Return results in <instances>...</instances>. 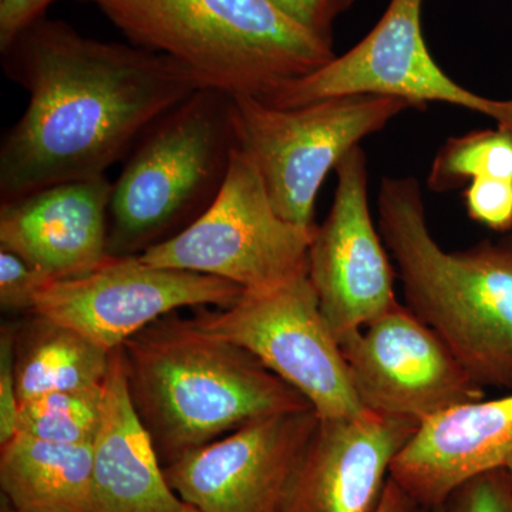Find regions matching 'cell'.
<instances>
[{
    "mask_svg": "<svg viewBox=\"0 0 512 512\" xmlns=\"http://www.w3.org/2000/svg\"><path fill=\"white\" fill-rule=\"evenodd\" d=\"M0 53L3 72L29 94L0 146L2 202L101 177L161 116L205 87L171 57L92 39L46 16Z\"/></svg>",
    "mask_w": 512,
    "mask_h": 512,
    "instance_id": "cell-1",
    "label": "cell"
},
{
    "mask_svg": "<svg viewBox=\"0 0 512 512\" xmlns=\"http://www.w3.org/2000/svg\"><path fill=\"white\" fill-rule=\"evenodd\" d=\"M121 352L131 402L163 467L249 421L312 409L255 356L194 319L164 316Z\"/></svg>",
    "mask_w": 512,
    "mask_h": 512,
    "instance_id": "cell-2",
    "label": "cell"
},
{
    "mask_svg": "<svg viewBox=\"0 0 512 512\" xmlns=\"http://www.w3.org/2000/svg\"><path fill=\"white\" fill-rule=\"evenodd\" d=\"M377 214L407 308L447 343L483 389H512V235L446 251L431 235L413 177L383 178Z\"/></svg>",
    "mask_w": 512,
    "mask_h": 512,
    "instance_id": "cell-3",
    "label": "cell"
},
{
    "mask_svg": "<svg viewBox=\"0 0 512 512\" xmlns=\"http://www.w3.org/2000/svg\"><path fill=\"white\" fill-rule=\"evenodd\" d=\"M131 45L161 53L205 87L261 101L335 57L271 0H89Z\"/></svg>",
    "mask_w": 512,
    "mask_h": 512,
    "instance_id": "cell-4",
    "label": "cell"
},
{
    "mask_svg": "<svg viewBox=\"0 0 512 512\" xmlns=\"http://www.w3.org/2000/svg\"><path fill=\"white\" fill-rule=\"evenodd\" d=\"M238 148L231 94L202 87L161 116L113 184L110 256L141 255L190 227L217 200Z\"/></svg>",
    "mask_w": 512,
    "mask_h": 512,
    "instance_id": "cell-5",
    "label": "cell"
},
{
    "mask_svg": "<svg viewBox=\"0 0 512 512\" xmlns=\"http://www.w3.org/2000/svg\"><path fill=\"white\" fill-rule=\"evenodd\" d=\"M412 104L397 97L356 94L276 109L234 96L239 150L258 168L275 211L292 224L316 227L320 185L360 141L382 130Z\"/></svg>",
    "mask_w": 512,
    "mask_h": 512,
    "instance_id": "cell-6",
    "label": "cell"
},
{
    "mask_svg": "<svg viewBox=\"0 0 512 512\" xmlns=\"http://www.w3.org/2000/svg\"><path fill=\"white\" fill-rule=\"evenodd\" d=\"M194 322L255 356L298 390L320 420L350 419L366 412L338 339L320 309L308 268L281 284L244 291L222 311L204 309Z\"/></svg>",
    "mask_w": 512,
    "mask_h": 512,
    "instance_id": "cell-7",
    "label": "cell"
},
{
    "mask_svg": "<svg viewBox=\"0 0 512 512\" xmlns=\"http://www.w3.org/2000/svg\"><path fill=\"white\" fill-rule=\"evenodd\" d=\"M316 227L285 221L258 168L235 151L214 204L180 234L140 255L147 264L215 276L245 291L269 288L308 268Z\"/></svg>",
    "mask_w": 512,
    "mask_h": 512,
    "instance_id": "cell-8",
    "label": "cell"
},
{
    "mask_svg": "<svg viewBox=\"0 0 512 512\" xmlns=\"http://www.w3.org/2000/svg\"><path fill=\"white\" fill-rule=\"evenodd\" d=\"M424 0H392L375 29L342 56L286 84L264 103L292 109L333 97H397L412 107L437 101L484 114L512 130V100L485 99L454 82L434 62L421 30Z\"/></svg>",
    "mask_w": 512,
    "mask_h": 512,
    "instance_id": "cell-9",
    "label": "cell"
},
{
    "mask_svg": "<svg viewBox=\"0 0 512 512\" xmlns=\"http://www.w3.org/2000/svg\"><path fill=\"white\" fill-rule=\"evenodd\" d=\"M244 291L215 276L147 264L140 255L109 256L82 278L47 284L33 313L113 352L177 309L228 308Z\"/></svg>",
    "mask_w": 512,
    "mask_h": 512,
    "instance_id": "cell-10",
    "label": "cell"
},
{
    "mask_svg": "<svg viewBox=\"0 0 512 512\" xmlns=\"http://www.w3.org/2000/svg\"><path fill=\"white\" fill-rule=\"evenodd\" d=\"M367 412L421 424L444 410L484 399L446 342L397 302L340 345Z\"/></svg>",
    "mask_w": 512,
    "mask_h": 512,
    "instance_id": "cell-11",
    "label": "cell"
},
{
    "mask_svg": "<svg viewBox=\"0 0 512 512\" xmlns=\"http://www.w3.org/2000/svg\"><path fill=\"white\" fill-rule=\"evenodd\" d=\"M335 171V197L313 235L308 274L323 316L342 345L399 301L389 252L370 215L365 151L352 148Z\"/></svg>",
    "mask_w": 512,
    "mask_h": 512,
    "instance_id": "cell-12",
    "label": "cell"
},
{
    "mask_svg": "<svg viewBox=\"0 0 512 512\" xmlns=\"http://www.w3.org/2000/svg\"><path fill=\"white\" fill-rule=\"evenodd\" d=\"M318 424L313 409L249 421L165 466V480L200 512H278Z\"/></svg>",
    "mask_w": 512,
    "mask_h": 512,
    "instance_id": "cell-13",
    "label": "cell"
},
{
    "mask_svg": "<svg viewBox=\"0 0 512 512\" xmlns=\"http://www.w3.org/2000/svg\"><path fill=\"white\" fill-rule=\"evenodd\" d=\"M419 424L366 412L320 420L278 512H376L397 454Z\"/></svg>",
    "mask_w": 512,
    "mask_h": 512,
    "instance_id": "cell-14",
    "label": "cell"
},
{
    "mask_svg": "<svg viewBox=\"0 0 512 512\" xmlns=\"http://www.w3.org/2000/svg\"><path fill=\"white\" fill-rule=\"evenodd\" d=\"M111 190L113 184L101 175L2 202L0 248L52 282L90 274L110 256Z\"/></svg>",
    "mask_w": 512,
    "mask_h": 512,
    "instance_id": "cell-15",
    "label": "cell"
},
{
    "mask_svg": "<svg viewBox=\"0 0 512 512\" xmlns=\"http://www.w3.org/2000/svg\"><path fill=\"white\" fill-rule=\"evenodd\" d=\"M512 456V394L444 410L417 427L394 458L390 478L419 507H440L471 478Z\"/></svg>",
    "mask_w": 512,
    "mask_h": 512,
    "instance_id": "cell-16",
    "label": "cell"
},
{
    "mask_svg": "<svg viewBox=\"0 0 512 512\" xmlns=\"http://www.w3.org/2000/svg\"><path fill=\"white\" fill-rule=\"evenodd\" d=\"M93 490L96 512H180L184 504L165 480L153 439L131 402L121 348L111 353L104 383Z\"/></svg>",
    "mask_w": 512,
    "mask_h": 512,
    "instance_id": "cell-17",
    "label": "cell"
},
{
    "mask_svg": "<svg viewBox=\"0 0 512 512\" xmlns=\"http://www.w3.org/2000/svg\"><path fill=\"white\" fill-rule=\"evenodd\" d=\"M0 451V487L15 512H96L93 444L18 433Z\"/></svg>",
    "mask_w": 512,
    "mask_h": 512,
    "instance_id": "cell-18",
    "label": "cell"
},
{
    "mask_svg": "<svg viewBox=\"0 0 512 512\" xmlns=\"http://www.w3.org/2000/svg\"><path fill=\"white\" fill-rule=\"evenodd\" d=\"M111 353L77 330L36 316L15 340L20 403L43 394L103 386Z\"/></svg>",
    "mask_w": 512,
    "mask_h": 512,
    "instance_id": "cell-19",
    "label": "cell"
},
{
    "mask_svg": "<svg viewBox=\"0 0 512 512\" xmlns=\"http://www.w3.org/2000/svg\"><path fill=\"white\" fill-rule=\"evenodd\" d=\"M478 178L512 181V130L498 127L448 138L431 164L427 185L447 192Z\"/></svg>",
    "mask_w": 512,
    "mask_h": 512,
    "instance_id": "cell-20",
    "label": "cell"
},
{
    "mask_svg": "<svg viewBox=\"0 0 512 512\" xmlns=\"http://www.w3.org/2000/svg\"><path fill=\"white\" fill-rule=\"evenodd\" d=\"M104 384L43 394L20 403L18 433L57 444H93L103 412Z\"/></svg>",
    "mask_w": 512,
    "mask_h": 512,
    "instance_id": "cell-21",
    "label": "cell"
},
{
    "mask_svg": "<svg viewBox=\"0 0 512 512\" xmlns=\"http://www.w3.org/2000/svg\"><path fill=\"white\" fill-rule=\"evenodd\" d=\"M444 505L447 512H512L510 473L503 467L471 478Z\"/></svg>",
    "mask_w": 512,
    "mask_h": 512,
    "instance_id": "cell-22",
    "label": "cell"
},
{
    "mask_svg": "<svg viewBox=\"0 0 512 512\" xmlns=\"http://www.w3.org/2000/svg\"><path fill=\"white\" fill-rule=\"evenodd\" d=\"M471 220L497 232L512 229V181L478 178L464 191Z\"/></svg>",
    "mask_w": 512,
    "mask_h": 512,
    "instance_id": "cell-23",
    "label": "cell"
},
{
    "mask_svg": "<svg viewBox=\"0 0 512 512\" xmlns=\"http://www.w3.org/2000/svg\"><path fill=\"white\" fill-rule=\"evenodd\" d=\"M50 282L25 259L0 248V305L5 311L33 312L37 296Z\"/></svg>",
    "mask_w": 512,
    "mask_h": 512,
    "instance_id": "cell-24",
    "label": "cell"
},
{
    "mask_svg": "<svg viewBox=\"0 0 512 512\" xmlns=\"http://www.w3.org/2000/svg\"><path fill=\"white\" fill-rule=\"evenodd\" d=\"M13 329L3 328L0 336V446L18 434L20 400L15 372Z\"/></svg>",
    "mask_w": 512,
    "mask_h": 512,
    "instance_id": "cell-25",
    "label": "cell"
},
{
    "mask_svg": "<svg viewBox=\"0 0 512 512\" xmlns=\"http://www.w3.org/2000/svg\"><path fill=\"white\" fill-rule=\"evenodd\" d=\"M272 3L313 35L332 43L333 20L349 8L352 0H271Z\"/></svg>",
    "mask_w": 512,
    "mask_h": 512,
    "instance_id": "cell-26",
    "label": "cell"
},
{
    "mask_svg": "<svg viewBox=\"0 0 512 512\" xmlns=\"http://www.w3.org/2000/svg\"><path fill=\"white\" fill-rule=\"evenodd\" d=\"M57 0H0V50L23 29L46 16V10Z\"/></svg>",
    "mask_w": 512,
    "mask_h": 512,
    "instance_id": "cell-27",
    "label": "cell"
},
{
    "mask_svg": "<svg viewBox=\"0 0 512 512\" xmlns=\"http://www.w3.org/2000/svg\"><path fill=\"white\" fill-rule=\"evenodd\" d=\"M417 510H419V505L404 493L402 488L396 484V481L389 478L382 503H380L376 512H417Z\"/></svg>",
    "mask_w": 512,
    "mask_h": 512,
    "instance_id": "cell-28",
    "label": "cell"
},
{
    "mask_svg": "<svg viewBox=\"0 0 512 512\" xmlns=\"http://www.w3.org/2000/svg\"><path fill=\"white\" fill-rule=\"evenodd\" d=\"M417 512H447V511H446V505H440V507H431V508L419 507V510H417Z\"/></svg>",
    "mask_w": 512,
    "mask_h": 512,
    "instance_id": "cell-29",
    "label": "cell"
},
{
    "mask_svg": "<svg viewBox=\"0 0 512 512\" xmlns=\"http://www.w3.org/2000/svg\"><path fill=\"white\" fill-rule=\"evenodd\" d=\"M180 512H200L197 508L191 507V505L183 504V508H181Z\"/></svg>",
    "mask_w": 512,
    "mask_h": 512,
    "instance_id": "cell-30",
    "label": "cell"
},
{
    "mask_svg": "<svg viewBox=\"0 0 512 512\" xmlns=\"http://www.w3.org/2000/svg\"><path fill=\"white\" fill-rule=\"evenodd\" d=\"M505 468H507L508 473H510V476L512 478V456L510 457V460H508L507 466H505Z\"/></svg>",
    "mask_w": 512,
    "mask_h": 512,
    "instance_id": "cell-31",
    "label": "cell"
},
{
    "mask_svg": "<svg viewBox=\"0 0 512 512\" xmlns=\"http://www.w3.org/2000/svg\"><path fill=\"white\" fill-rule=\"evenodd\" d=\"M3 512H15V511L10 510V508L8 507V508H6V511H3Z\"/></svg>",
    "mask_w": 512,
    "mask_h": 512,
    "instance_id": "cell-32",
    "label": "cell"
}]
</instances>
